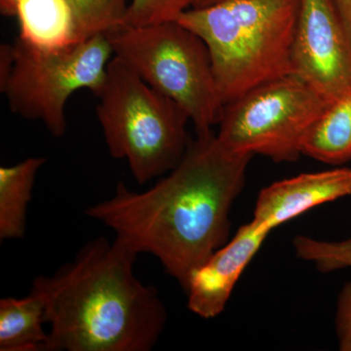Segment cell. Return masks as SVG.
Instances as JSON below:
<instances>
[{
  "label": "cell",
  "instance_id": "7a4b0ae2",
  "mask_svg": "<svg viewBox=\"0 0 351 351\" xmlns=\"http://www.w3.org/2000/svg\"><path fill=\"white\" fill-rule=\"evenodd\" d=\"M137 256L97 237L73 262L45 277L47 351H149L167 321L154 286L134 274Z\"/></svg>",
  "mask_w": 351,
  "mask_h": 351
},
{
  "label": "cell",
  "instance_id": "44dd1931",
  "mask_svg": "<svg viewBox=\"0 0 351 351\" xmlns=\"http://www.w3.org/2000/svg\"><path fill=\"white\" fill-rule=\"evenodd\" d=\"M221 0H195L193 1V8H201V7H206L217 3Z\"/></svg>",
  "mask_w": 351,
  "mask_h": 351
},
{
  "label": "cell",
  "instance_id": "7c38bea8",
  "mask_svg": "<svg viewBox=\"0 0 351 351\" xmlns=\"http://www.w3.org/2000/svg\"><path fill=\"white\" fill-rule=\"evenodd\" d=\"M16 17L19 38L34 47L56 50L78 43L68 0H20Z\"/></svg>",
  "mask_w": 351,
  "mask_h": 351
},
{
  "label": "cell",
  "instance_id": "9a60e30c",
  "mask_svg": "<svg viewBox=\"0 0 351 351\" xmlns=\"http://www.w3.org/2000/svg\"><path fill=\"white\" fill-rule=\"evenodd\" d=\"M75 16L78 43L123 25L128 0H68Z\"/></svg>",
  "mask_w": 351,
  "mask_h": 351
},
{
  "label": "cell",
  "instance_id": "e0dca14e",
  "mask_svg": "<svg viewBox=\"0 0 351 351\" xmlns=\"http://www.w3.org/2000/svg\"><path fill=\"white\" fill-rule=\"evenodd\" d=\"M195 0H131L122 27H140L178 19Z\"/></svg>",
  "mask_w": 351,
  "mask_h": 351
},
{
  "label": "cell",
  "instance_id": "52a82bcc",
  "mask_svg": "<svg viewBox=\"0 0 351 351\" xmlns=\"http://www.w3.org/2000/svg\"><path fill=\"white\" fill-rule=\"evenodd\" d=\"M328 104L297 76L285 75L223 106L217 138L233 154L295 161L304 136Z\"/></svg>",
  "mask_w": 351,
  "mask_h": 351
},
{
  "label": "cell",
  "instance_id": "2e32d148",
  "mask_svg": "<svg viewBox=\"0 0 351 351\" xmlns=\"http://www.w3.org/2000/svg\"><path fill=\"white\" fill-rule=\"evenodd\" d=\"M293 243L298 257L313 263L320 271L351 269V239L330 242L300 235Z\"/></svg>",
  "mask_w": 351,
  "mask_h": 351
},
{
  "label": "cell",
  "instance_id": "4fadbf2b",
  "mask_svg": "<svg viewBox=\"0 0 351 351\" xmlns=\"http://www.w3.org/2000/svg\"><path fill=\"white\" fill-rule=\"evenodd\" d=\"M302 154L330 165L351 161V90L328 104L304 136Z\"/></svg>",
  "mask_w": 351,
  "mask_h": 351
},
{
  "label": "cell",
  "instance_id": "5b68a950",
  "mask_svg": "<svg viewBox=\"0 0 351 351\" xmlns=\"http://www.w3.org/2000/svg\"><path fill=\"white\" fill-rule=\"evenodd\" d=\"M110 57L107 34L56 50L18 38L0 47V90L12 112L43 122L51 135L62 137L68 128L64 108L69 97L82 89L98 96Z\"/></svg>",
  "mask_w": 351,
  "mask_h": 351
},
{
  "label": "cell",
  "instance_id": "5bb4252c",
  "mask_svg": "<svg viewBox=\"0 0 351 351\" xmlns=\"http://www.w3.org/2000/svg\"><path fill=\"white\" fill-rule=\"evenodd\" d=\"M46 159L29 157L0 167V239H22L36 175Z\"/></svg>",
  "mask_w": 351,
  "mask_h": 351
},
{
  "label": "cell",
  "instance_id": "3957f363",
  "mask_svg": "<svg viewBox=\"0 0 351 351\" xmlns=\"http://www.w3.org/2000/svg\"><path fill=\"white\" fill-rule=\"evenodd\" d=\"M300 0H221L178 17L207 46L223 106L292 75Z\"/></svg>",
  "mask_w": 351,
  "mask_h": 351
},
{
  "label": "cell",
  "instance_id": "6da1fadb",
  "mask_svg": "<svg viewBox=\"0 0 351 351\" xmlns=\"http://www.w3.org/2000/svg\"><path fill=\"white\" fill-rule=\"evenodd\" d=\"M252 157L226 151L213 131L196 135L179 164L152 188L136 193L120 182L112 197L86 215L136 255L158 258L186 290L193 272L226 244L230 209Z\"/></svg>",
  "mask_w": 351,
  "mask_h": 351
},
{
  "label": "cell",
  "instance_id": "ac0fdd59",
  "mask_svg": "<svg viewBox=\"0 0 351 351\" xmlns=\"http://www.w3.org/2000/svg\"><path fill=\"white\" fill-rule=\"evenodd\" d=\"M336 329L339 350L351 351V282L346 283L339 293Z\"/></svg>",
  "mask_w": 351,
  "mask_h": 351
},
{
  "label": "cell",
  "instance_id": "9c48e42d",
  "mask_svg": "<svg viewBox=\"0 0 351 351\" xmlns=\"http://www.w3.org/2000/svg\"><path fill=\"white\" fill-rule=\"evenodd\" d=\"M269 232L251 221L196 269L184 290L189 311L205 319L223 313L235 284Z\"/></svg>",
  "mask_w": 351,
  "mask_h": 351
},
{
  "label": "cell",
  "instance_id": "30bf717a",
  "mask_svg": "<svg viewBox=\"0 0 351 351\" xmlns=\"http://www.w3.org/2000/svg\"><path fill=\"white\" fill-rule=\"evenodd\" d=\"M351 195V169L336 168L274 182L258 195L253 223L271 232L311 208Z\"/></svg>",
  "mask_w": 351,
  "mask_h": 351
},
{
  "label": "cell",
  "instance_id": "8992f818",
  "mask_svg": "<svg viewBox=\"0 0 351 351\" xmlns=\"http://www.w3.org/2000/svg\"><path fill=\"white\" fill-rule=\"evenodd\" d=\"M119 58L149 86L186 112L196 135L219 124L223 103L207 46L176 21L145 27H119L107 34Z\"/></svg>",
  "mask_w": 351,
  "mask_h": 351
},
{
  "label": "cell",
  "instance_id": "ba28073f",
  "mask_svg": "<svg viewBox=\"0 0 351 351\" xmlns=\"http://www.w3.org/2000/svg\"><path fill=\"white\" fill-rule=\"evenodd\" d=\"M291 61L327 103L350 91L351 45L335 0H300Z\"/></svg>",
  "mask_w": 351,
  "mask_h": 351
},
{
  "label": "cell",
  "instance_id": "ffe728a7",
  "mask_svg": "<svg viewBox=\"0 0 351 351\" xmlns=\"http://www.w3.org/2000/svg\"><path fill=\"white\" fill-rule=\"evenodd\" d=\"M20 0H0V12L5 17H16Z\"/></svg>",
  "mask_w": 351,
  "mask_h": 351
},
{
  "label": "cell",
  "instance_id": "8fae6325",
  "mask_svg": "<svg viewBox=\"0 0 351 351\" xmlns=\"http://www.w3.org/2000/svg\"><path fill=\"white\" fill-rule=\"evenodd\" d=\"M48 291L45 277L34 279L31 293L22 299L0 300V350L47 351Z\"/></svg>",
  "mask_w": 351,
  "mask_h": 351
},
{
  "label": "cell",
  "instance_id": "d6986e66",
  "mask_svg": "<svg viewBox=\"0 0 351 351\" xmlns=\"http://www.w3.org/2000/svg\"><path fill=\"white\" fill-rule=\"evenodd\" d=\"M351 45V0H335Z\"/></svg>",
  "mask_w": 351,
  "mask_h": 351
},
{
  "label": "cell",
  "instance_id": "277c9868",
  "mask_svg": "<svg viewBox=\"0 0 351 351\" xmlns=\"http://www.w3.org/2000/svg\"><path fill=\"white\" fill-rule=\"evenodd\" d=\"M97 106L110 156L125 159L140 184L170 172L191 138L189 115L113 56Z\"/></svg>",
  "mask_w": 351,
  "mask_h": 351
}]
</instances>
